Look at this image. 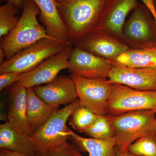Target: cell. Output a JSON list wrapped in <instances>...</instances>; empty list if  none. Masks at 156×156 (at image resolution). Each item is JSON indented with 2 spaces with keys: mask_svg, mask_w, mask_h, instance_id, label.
Wrapping results in <instances>:
<instances>
[{
  "mask_svg": "<svg viewBox=\"0 0 156 156\" xmlns=\"http://www.w3.org/2000/svg\"><path fill=\"white\" fill-rule=\"evenodd\" d=\"M154 3L155 9L156 11V0H154Z\"/></svg>",
  "mask_w": 156,
  "mask_h": 156,
  "instance_id": "cell-34",
  "label": "cell"
},
{
  "mask_svg": "<svg viewBox=\"0 0 156 156\" xmlns=\"http://www.w3.org/2000/svg\"><path fill=\"white\" fill-rule=\"evenodd\" d=\"M123 27L122 41L131 49L156 48V21L144 5L137 4Z\"/></svg>",
  "mask_w": 156,
  "mask_h": 156,
  "instance_id": "cell-6",
  "label": "cell"
},
{
  "mask_svg": "<svg viewBox=\"0 0 156 156\" xmlns=\"http://www.w3.org/2000/svg\"><path fill=\"white\" fill-rule=\"evenodd\" d=\"M72 44L50 38L41 39L1 63L0 74L27 72Z\"/></svg>",
  "mask_w": 156,
  "mask_h": 156,
  "instance_id": "cell-4",
  "label": "cell"
},
{
  "mask_svg": "<svg viewBox=\"0 0 156 156\" xmlns=\"http://www.w3.org/2000/svg\"><path fill=\"white\" fill-rule=\"evenodd\" d=\"M118 156H125V155L123 154L118 151Z\"/></svg>",
  "mask_w": 156,
  "mask_h": 156,
  "instance_id": "cell-32",
  "label": "cell"
},
{
  "mask_svg": "<svg viewBox=\"0 0 156 156\" xmlns=\"http://www.w3.org/2000/svg\"><path fill=\"white\" fill-rule=\"evenodd\" d=\"M105 0H66L57 2L72 44L97 28Z\"/></svg>",
  "mask_w": 156,
  "mask_h": 156,
  "instance_id": "cell-3",
  "label": "cell"
},
{
  "mask_svg": "<svg viewBox=\"0 0 156 156\" xmlns=\"http://www.w3.org/2000/svg\"><path fill=\"white\" fill-rule=\"evenodd\" d=\"M125 156H137V155H135L133 154H131V153H130L127 152V153L126 154Z\"/></svg>",
  "mask_w": 156,
  "mask_h": 156,
  "instance_id": "cell-31",
  "label": "cell"
},
{
  "mask_svg": "<svg viewBox=\"0 0 156 156\" xmlns=\"http://www.w3.org/2000/svg\"><path fill=\"white\" fill-rule=\"evenodd\" d=\"M128 150L135 155L156 156V134L136 140L129 145Z\"/></svg>",
  "mask_w": 156,
  "mask_h": 156,
  "instance_id": "cell-24",
  "label": "cell"
},
{
  "mask_svg": "<svg viewBox=\"0 0 156 156\" xmlns=\"http://www.w3.org/2000/svg\"><path fill=\"white\" fill-rule=\"evenodd\" d=\"M38 156H84L75 146L66 141L49 150L38 153Z\"/></svg>",
  "mask_w": 156,
  "mask_h": 156,
  "instance_id": "cell-25",
  "label": "cell"
},
{
  "mask_svg": "<svg viewBox=\"0 0 156 156\" xmlns=\"http://www.w3.org/2000/svg\"><path fill=\"white\" fill-rule=\"evenodd\" d=\"M112 62L128 67H156V48H130Z\"/></svg>",
  "mask_w": 156,
  "mask_h": 156,
  "instance_id": "cell-20",
  "label": "cell"
},
{
  "mask_svg": "<svg viewBox=\"0 0 156 156\" xmlns=\"http://www.w3.org/2000/svg\"><path fill=\"white\" fill-rule=\"evenodd\" d=\"M91 138L105 139L114 137V132L107 115H98L95 122L84 131Z\"/></svg>",
  "mask_w": 156,
  "mask_h": 156,
  "instance_id": "cell-23",
  "label": "cell"
},
{
  "mask_svg": "<svg viewBox=\"0 0 156 156\" xmlns=\"http://www.w3.org/2000/svg\"><path fill=\"white\" fill-rule=\"evenodd\" d=\"M137 4L136 0H105L97 28L121 40L126 17Z\"/></svg>",
  "mask_w": 156,
  "mask_h": 156,
  "instance_id": "cell-13",
  "label": "cell"
},
{
  "mask_svg": "<svg viewBox=\"0 0 156 156\" xmlns=\"http://www.w3.org/2000/svg\"><path fill=\"white\" fill-rule=\"evenodd\" d=\"M8 122L18 131L31 136L35 131L32 128L27 118V89L15 83L9 92Z\"/></svg>",
  "mask_w": 156,
  "mask_h": 156,
  "instance_id": "cell-15",
  "label": "cell"
},
{
  "mask_svg": "<svg viewBox=\"0 0 156 156\" xmlns=\"http://www.w3.org/2000/svg\"><path fill=\"white\" fill-rule=\"evenodd\" d=\"M39 13L38 8L32 0L25 1L17 25L1 41L0 48L5 51L6 59L41 39L52 38L39 23L37 19Z\"/></svg>",
  "mask_w": 156,
  "mask_h": 156,
  "instance_id": "cell-2",
  "label": "cell"
},
{
  "mask_svg": "<svg viewBox=\"0 0 156 156\" xmlns=\"http://www.w3.org/2000/svg\"><path fill=\"white\" fill-rule=\"evenodd\" d=\"M114 132L117 150L126 155L129 145L143 136L156 134V113L151 110L107 115Z\"/></svg>",
  "mask_w": 156,
  "mask_h": 156,
  "instance_id": "cell-1",
  "label": "cell"
},
{
  "mask_svg": "<svg viewBox=\"0 0 156 156\" xmlns=\"http://www.w3.org/2000/svg\"><path fill=\"white\" fill-rule=\"evenodd\" d=\"M9 2L13 4L18 8H21L23 5L25 0H8Z\"/></svg>",
  "mask_w": 156,
  "mask_h": 156,
  "instance_id": "cell-29",
  "label": "cell"
},
{
  "mask_svg": "<svg viewBox=\"0 0 156 156\" xmlns=\"http://www.w3.org/2000/svg\"><path fill=\"white\" fill-rule=\"evenodd\" d=\"M6 58L5 51L2 48H0V63L5 61V58Z\"/></svg>",
  "mask_w": 156,
  "mask_h": 156,
  "instance_id": "cell-30",
  "label": "cell"
},
{
  "mask_svg": "<svg viewBox=\"0 0 156 156\" xmlns=\"http://www.w3.org/2000/svg\"><path fill=\"white\" fill-rule=\"evenodd\" d=\"M151 110L156 113V91H141L113 83L107 108V115Z\"/></svg>",
  "mask_w": 156,
  "mask_h": 156,
  "instance_id": "cell-7",
  "label": "cell"
},
{
  "mask_svg": "<svg viewBox=\"0 0 156 156\" xmlns=\"http://www.w3.org/2000/svg\"><path fill=\"white\" fill-rule=\"evenodd\" d=\"M74 44L76 47L111 61L130 49L120 39L98 28L91 31Z\"/></svg>",
  "mask_w": 156,
  "mask_h": 156,
  "instance_id": "cell-10",
  "label": "cell"
},
{
  "mask_svg": "<svg viewBox=\"0 0 156 156\" xmlns=\"http://www.w3.org/2000/svg\"><path fill=\"white\" fill-rule=\"evenodd\" d=\"M144 5L149 10L156 20V11L154 7V0H141Z\"/></svg>",
  "mask_w": 156,
  "mask_h": 156,
  "instance_id": "cell-27",
  "label": "cell"
},
{
  "mask_svg": "<svg viewBox=\"0 0 156 156\" xmlns=\"http://www.w3.org/2000/svg\"><path fill=\"white\" fill-rule=\"evenodd\" d=\"M74 83L81 105L97 115H107L108 102L112 83L108 78L88 79L70 75Z\"/></svg>",
  "mask_w": 156,
  "mask_h": 156,
  "instance_id": "cell-8",
  "label": "cell"
},
{
  "mask_svg": "<svg viewBox=\"0 0 156 156\" xmlns=\"http://www.w3.org/2000/svg\"><path fill=\"white\" fill-rule=\"evenodd\" d=\"M57 2H63V1H66V0H56Z\"/></svg>",
  "mask_w": 156,
  "mask_h": 156,
  "instance_id": "cell-33",
  "label": "cell"
},
{
  "mask_svg": "<svg viewBox=\"0 0 156 156\" xmlns=\"http://www.w3.org/2000/svg\"><path fill=\"white\" fill-rule=\"evenodd\" d=\"M27 118L30 125L36 131L57 109L38 96L32 88L27 89Z\"/></svg>",
  "mask_w": 156,
  "mask_h": 156,
  "instance_id": "cell-18",
  "label": "cell"
},
{
  "mask_svg": "<svg viewBox=\"0 0 156 156\" xmlns=\"http://www.w3.org/2000/svg\"><path fill=\"white\" fill-rule=\"evenodd\" d=\"M98 115L90 109L81 105L70 117L69 123L74 129L83 133L95 122Z\"/></svg>",
  "mask_w": 156,
  "mask_h": 156,
  "instance_id": "cell-22",
  "label": "cell"
},
{
  "mask_svg": "<svg viewBox=\"0 0 156 156\" xmlns=\"http://www.w3.org/2000/svg\"><path fill=\"white\" fill-rule=\"evenodd\" d=\"M70 136L87 151L88 156H118L116 142L114 137L105 139L86 138L69 129Z\"/></svg>",
  "mask_w": 156,
  "mask_h": 156,
  "instance_id": "cell-19",
  "label": "cell"
},
{
  "mask_svg": "<svg viewBox=\"0 0 156 156\" xmlns=\"http://www.w3.org/2000/svg\"><path fill=\"white\" fill-rule=\"evenodd\" d=\"M0 148L27 156L38 155L30 136L18 131L9 122L0 125Z\"/></svg>",
  "mask_w": 156,
  "mask_h": 156,
  "instance_id": "cell-17",
  "label": "cell"
},
{
  "mask_svg": "<svg viewBox=\"0 0 156 156\" xmlns=\"http://www.w3.org/2000/svg\"><path fill=\"white\" fill-rule=\"evenodd\" d=\"M19 8L8 2L0 7V37L6 36L14 29L19 21Z\"/></svg>",
  "mask_w": 156,
  "mask_h": 156,
  "instance_id": "cell-21",
  "label": "cell"
},
{
  "mask_svg": "<svg viewBox=\"0 0 156 156\" xmlns=\"http://www.w3.org/2000/svg\"><path fill=\"white\" fill-rule=\"evenodd\" d=\"M111 62L112 66L108 79L112 83L141 91H156V67H128Z\"/></svg>",
  "mask_w": 156,
  "mask_h": 156,
  "instance_id": "cell-12",
  "label": "cell"
},
{
  "mask_svg": "<svg viewBox=\"0 0 156 156\" xmlns=\"http://www.w3.org/2000/svg\"><path fill=\"white\" fill-rule=\"evenodd\" d=\"M0 156H28L7 150L1 149Z\"/></svg>",
  "mask_w": 156,
  "mask_h": 156,
  "instance_id": "cell-28",
  "label": "cell"
},
{
  "mask_svg": "<svg viewBox=\"0 0 156 156\" xmlns=\"http://www.w3.org/2000/svg\"><path fill=\"white\" fill-rule=\"evenodd\" d=\"M111 62L76 47L73 49L68 70L71 73L88 79L108 78Z\"/></svg>",
  "mask_w": 156,
  "mask_h": 156,
  "instance_id": "cell-11",
  "label": "cell"
},
{
  "mask_svg": "<svg viewBox=\"0 0 156 156\" xmlns=\"http://www.w3.org/2000/svg\"><path fill=\"white\" fill-rule=\"evenodd\" d=\"M72 45L47 58L33 69L20 73L16 83L28 89L53 81L61 71L68 68L69 59L73 49Z\"/></svg>",
  "mask_w": 156,
  "mask_h": 156,
  "instance_id": "cell-9",
  "label": "cell"
},
{
  "mask_svg": "<svg viewBox=\"0 0 156 156\" xmlns=\"http://www.w3.org/2000/svg\"><path fill=\"white\" fill-rule=\"evenodd\" d=\"M79 98L61 109L56 110L49 119L30 136L37 153L49 150L68 141L70 138L66 126L68 120L80 106Z\"/></svg>",
  "mask_w": 156,
  "mask_h": 156,
  "instance_id": "cell-5",
  "label": "cell"
},
{
  "mask_svg": "<svg viewBox=\"0 0 156 156\" xmlns=\"http://www.w3.org/2000/svg\"><path fill=\"white\" fill-rule=\"evenodd\" d=\"M40 10L41 19L49 36L71 43L67 26L58 10L56 0H32Z\"/></svg>",
  "mask_w": 156,
  "mask_h": 156,
  "instance_id": "cell-16",
  "label": "cell"
},
{
  "mask_svg": "<svg viewBox=\"0 0 156 156\" xmlns=\"http://www.w3.org/2000/svg\"><path fill=\"white\" fill-rule=\"evenodd\" d=\"M19 73L8 72L1 74L0 75V91L16 83L19 79Z\"/></svg>",
  "mask_w": 156,
  "mask_h": 156,
  "instance_id": "cell-26",
  "label": "cell"
},
{
  "mask_svg": "<svg viewBox=\"0 0 156 156\" xmlns=\"http://www.w3.org/2000/svg\"><path fill=\"white\" fill-rule=\"evenodd\" d=\"M32 89L40 98L56 109L60 105H68L78 98L75 85L70 76H57L46 85Z\"/></svg>",
  "mask_w": 156,
  "mask_h": 156,
  "instance_id": "cell-14",
  "label": "cell"
}]
</instances>
